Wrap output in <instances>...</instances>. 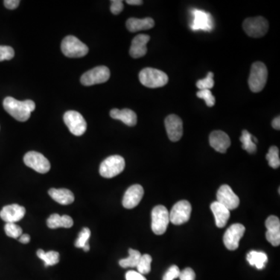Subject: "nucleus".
<instances>
[{
    "label": "nucleus",
    "instance_id": "1",
    "mask_svg": "<svg viewBox=\"0 0 280 280\" xmlns=\"http://www.w3.org/2000/svg\"><path fill=\"white\" fill-rule=\"evenodd\" d=\"M4 108L15 119L19 121H26L30 118V114L35 109L33 100L24 101L16 100L11 97H7L4 100Z\"/></svg>",
    "mask_w": 280,
    "mask_h": 280
},
{
    "label": "nucleus",
    "instance_id": "2",
    "mask_svg": "<svg viewBox=\"0 0 280 280\" xmlns=\"http://www.w3.org/2000/svg\"><path fill=\"white\" fill-rule=\"evenodd\" d=\"M140 83L149 88L162 87L168 82V77L161 70L146 68L138 75Z\"/></svg>",
    "mask_w": 280,
    "mask_h": 280
},
{
    "label": "nucleus",
    "instance_id": "3",
    "mask_svg": "<svg viewBox=\"0 0 280 280\" xmlns=\"http://www.w3.org/2000/svg\"><path fill=\"white\" fill-rule=\"evenodd\" d=\"M268 78V69L262 62H255L251 68L249 85L251 91L254 93L261 92L265 86Z\"/></svg>",
    "mask_w": 280,
    "mask_h": 280
},
{
    "label": "nucleus",
    "instance_id": "4",
    "mask_svg": "<svg viewBox=\"0 0 280 280\" xmlns=\"http://www.w3.org/2000/svg\"><path fill=\"white\" fill-rule=\"evenodd\" d=\"M126 167V162L122 156L118 155L106 158L100 166V174L105 179H112L121 173Z\"/></svg>",
    "mask_w": 280,
    "mask_h": 280
},
{
    "label": "nucleus",
    "instance_id": "5",
    "mask_svg": "<svg viewBox=\"0 0 280 280\" xmlns=\"http://www.w3.org/2000/svg\"><path fill=\"white\" fill-rule=\"evenodd\" d=\"M62 53L68 58H81L86 56L89 48L77 38L69 35L62 41L61 45Z\"/></svg>",
    "mask_w": 280,
    "mask_h": 280
},
{
    "label": "nucleus",
    "instance_id": "6",
    "mask_svg": "<svg viewBox=\"0 0 280 280\" xmlns=\"http://www.w3.org/2000/svg\"><path fill=\"white\" fill-rule=\"evenodd\" d=\"M243 28L249 37L261 38L269 30V22L262 16L247 18L243 23Z\"/></svg>",
    "mask_w": 280,
    "mask_h": 280
},
{
    "label": "nucleus",
    "instance_id": "7",
    "mask_svg": "<svg viewBox=\"0 0 280 280\" xmlns=\"http://www.w3.org/2000/svg\"><path fill=\"white\" fill-rule=\"evenodd\" d=\"M151 217L152 231L156 235H162L170 223L168 210L164 205H156L152 210Z\"/></svg>",
    "mask_w": 280,
    "mask_h": 280
},
{
    "label": "nucleus",
    "instance_id": "8",
    "mask_svg": "<svg viewBox=\"0 0 280 280\" xmlns=\"http://www.w3.org/2000/svg\"><path fill=\"white\" fill-rule=\"evenodd\" d=\"M110 70L104 65L97 66L85 73L80 79L84 86H93L107 82L110 78Z\"/></svg>",
    "mask_w": 280,
    "mask_h": 280
},
{
    "label": "nucleus",
    "instance_id": "9",
    "mask_svg": "<svg viewBox=\"0 0 280 280\" xmlns=\"http://www.w3.org/2000/svg\"><path fill=\"white\" fill-rule=\"evenodd\" d=\"M191 205L189 202L182 200L175 203L169 213L170 222L174 225H182L187 223L191 217Z\"/></svg>",
    "mask_w": 280,
    "mask_h": 280
},
{
    "label": "nucleus",
    "instance_id": "10",
    "mask_svg": "<svg viewBox=\"0 0 280 280\" xmlns=\"http://www.w3.org/2000/svg\"><path fill=\"white\" fill-rule=\"evenodd\" d=\"M64 122L71 133L77 136L83 135L86 130V122L81 114L76 111H68L63 116Z\"/></svg>",
    "mask_w": 280,
    "mask_h": 280
},
{
    "label": "nucleus",
    "instance_id": "11",
    "mask_svg": "<svg viewBox=\"0 0 280 280\" xmlns=\"http://www.w3.org/2000/svg\"><path fill=\"white\" fill-rule=\"evenodd\" d=\"M24 161L27 167L39 173H47L51 168V164L48 160L43 154L38 152L30 151L26 153Z\"/></svg>",
    "mask_w": 280,
    "mask_h": 280
},
{
    "label": "nucleus",
    "instance_id": "12",
    "mask_svg": "<svg viewBox=\"0 0 280 280\" xmlns=\"http://www.w3.org/2000/svg\"><path fill=\"white\" fill-rule=\"evenodd\" d=\"M191 13L193 16L192 23L190 25L191 30L211 31L214 29V18L210 13L197 9L191 10Z\"/></svg>",
    "mask_w": 280,
    "mask_h": 280
},
{
    "label": "nucleus",
    "instance_id": "13",
    "mask_svg": "<svg viewBox=\"0 0 280 280\" xmlns=\"http://www.w3.org/2000/svg\"><path fill=\"white\" fill-rule=\"evenodd\" d=\"M245 232V227L240 223L231 225L223 236V243L225 247L230 251L238 249L239 242Z\"/></svg>",
    "mask_w": 280,
    "mask_h": 280
},
{
    "label": "nucleus",
    "instance_id": "14",
    "mask_svg": "<svg viewBox=\"0 0 280 280\" xmlns=\"http://www.w3.org/2000/svg\"><path fill=\"white\" fill-rule=\"evenodd\" d=\"M217 201L219 203L226 207L227 209L234 210L239 206L240 199L234 192L232 188L227 185L220 186L217 193Z\"/></svg>",
    "mask_w": 280,
    "mask_h": 280
},
{
    "label": "nucleus",
    "instance_id": "15",
    "mask_svg": "<svg viewBox=\"0 0 280 280\" xmlns=\"http://www.w3.org/2000/svg\"><path fill=\"white\" fill-rule=\"evenodd\" d=\"M167 135L172 142H178L183 135V123L180 117L176 115H170L164 121Z\"/></svg>",
    "mask_w": 280,
    "mask_h": 280
},
{
    "label": "nucleus",
    "instance_id": "16",
    "mask_svg": "<svg viewBox=\"0 0 280 280\" xmlns=\"http://www.w3.org/2000/svg\"><path fill=\"white\" fill-rule=\"evenodd\" d=\"M144 189L140 185H133L128 188L122 199L123 206L128 209L135 208L144 197Z\"/></svg>",
    "mask_w": 280,
    "mask_h": 280
},
{
    "label": "nucleus",
    "instance_id": "17",
    "mask_svg": "<svg viewBox=\"0 0 280 280\" xmlns=\"http://www.w3.org/2000/svg\"><path fill=\"white\" fill-rule=\"evenodd\" d=\"M26 209L18 204L6 205L0 212V217L4 221L15 223L24 218Z\"/></svg>",
    "mask_w": 280,
    "mask_h": 280
},
{
    "label": "nucleus",
    "instance_id": "18",
    "mask_svg": "<svg viewBox=\"0 0 280 280\" xmlns=\"http://www.w3.org/2000/svg\"><path fill=\"white\" fill-rule=\"evenodd\" d=\"M267 228L266 237L268 241L277 247L280 244V220L275 216H270L266 221Z\"/></svg>",
    "mask_w": 280,
    "mask_h": 280
},
{
    "label": "nucleus",
    "instance_id": "19",
    "mask_svg": "<svg viewBox=\"0 0 280 280\" xmlns=\"http://www.w3.org/2000/svg\"><path fill=\"white\" fill-rule=\"evenodd\" d=\"M209 144L219 153H225L231 146V138L223 131H214L209 135Z\"/></svg>",
    "mask_w": 280,
    "mask_h": 280
},
{
    "label": "nucleus",
    "instance_id": "20",
    "mask_svg": "<svg viewBox=\"0 0 280 280\" xmlns=\"http://www.w3.org/2000/svg\"><path fill=\"white\" fill-rule=\"evenodd\" d=\"M150 37L147 34H138L132 41V45L129 50V54L134 59L144 57L147 52V45Z\"/></svg>",
    "mask_w": 280,
    "mask_h": 280
},
{
    "label": "nucleus",
    "instance_id": "21",
    "mask_svg": "<svg viewBox=\"0 0 280 280\" xmlns=\"http://www.w3.org/2000/svg\"><path fill=\"white\" fill-rule=\"evenodd\" d=\"M210 208L212 210L213 214L215 217L216 225L217 227H224L227 223L230 215H231L230 210L221 204L219 203L218 202H213L210 205Z\"/></svg>",
    "mask_w": 280,
    "mask_h": 280
},
{
    "label": "nucleus",
    "instance_id": "22",
    "mask_svg": "<svg viewBox=\"0 0 280 280\" xmlns=\"http://www.w3.org/2000/svg\"><path fill=\"white\" fill-rule=\"evenodd\" d=\"M110 116L114 119L120 120L128 126H135L137 123L136 114L130 109H112L110 112Z\"/></svg>",
    "mask_w": 280,
    "mask_h": 280
},
{
    "label": "nucleus",
    "instance_id": "23",
    "mask_svg": "<svg viewBox=\"0 0 280 280\" xmlns=\"http://www.w3.org/2000/svg\"><path fill=\"white\" fill-rule=\"evenodd\" d=\"M154 25V21L150 18H145V19L129 18L126 21V27L132 33L140 31V30H149V29L153 28Z\"/></svg>",
    "mask_w": 280,
    "mask_h": 280
},
{
    "label": "nucleus",
    "instance_id": "24",
    "mask_svg": "<svg viewBox=\"0 0 280 280\" xmlns=\"http://www.w3.org/2000/svg\"><path fill=\"white\" fill-rule=\"evenodd\" d=\"M48 194L51 199H54L61 205H69L74 202V195L72 191L65 188H51L48 191Z\"/></svg>",
    "mask_w": 280,
    "mask_h": 280
},
{
    "label": "nucleus",
    "instance_id": "25",
    "mask_svg": "<svg viewBox=\"0 0 280 280\" xmlns=\"http://www.w3.org/2000/svg\"><path fill=\"white\" fill-rule=\"evenodd\" d=\"M47 226L51 229L59 227L70 228L74 226V220L69 216H60L55 214L48 217Z\"/></svg>",
    "mask_w": 280,
    "mask_h": 280
},
{
    "label": "nucleus",
    "instance_id": "26",
    "mask_svg": "<svg viewBox=\"0 0 280 280\" xmlns=\"http://www.w3.org/2000/svg\"><path fill=\"white\" fill-rule=\"evenodd\" d=\"M247 261L251 266H255L258 269H262L268 261V257L264 252L252 251L247 255Z\"/></svg>",
    "mask_w": 280,
    "mask_h": 280
},
{
    "label": "nucleus",
    "instance_id": "27",
    "mask_svg": "<svg viewBox=\"0 0 280 280\" xmlns=\"http://www.w3.org/2000/svg\"><path fill=\"white\" fill-rule=\"evenodd\" d=\"M129 256L126 258H123L119 261V265L121 267L126 269V268H135L138 265L140 258L142 256L141 253L138 251L130 249L129 250Z\"/></svg>",
    "mask_w": 280,
    "mask_h": 280
},
{
    "label": "nucleus",
    "instance_id": "28",
    "mask_svg": "<svg viewBox=\"0 0 280 280\" xmlns=\"http://www.w3.org/2000/svg\"><path fill=\"white\" fill-rule=\"evenodd\" d=\"M242 143V148L249 153H255L257 150L256 144L254 143L253 135L247 130L242 131V135L240 138Z\"/></svg>",
    "mask_w": 280,
    "mask_h": 280
},
{
    "label": "nucleus",
    "instance_id": "29",
    "mask_svg": "<svg viewBox=\"0 0 280 280\" xmlns=\"http://www.w3.org/2000/svg\"><path fill=\"white\" fill-rule=\"evenodd\" d=\"M37 255L40 259L45 262V266H55L59 262V252L51 251V252H45L40 249L38 251Z\"/></svg>",
    "mask_w": 280,
    "mask_h": 280
},
{
    "label": "nucleus",
    "instance_id": "30",
    "mask_svg": "<svg viewBox=\"0 0 280 280\" xmlns=\"http://www.w3.org/2000/svg\"><path fill=\"white\" fill-rule=\"evenodd\" d=\"M266 160L269 162V165L272 168L277 169L279 167V150H278V147L272 146L269 148V152L266 155Z\"/></svg>",
    "mask_w": 280,
    "mask_h": 280
},
{
    "label": "nucleus",
    "instance_id": "31",
    "mask_svg": "<svg viewBox=\"0 0 280 280\" xmlns=\"http://www.w3.org/2000/svg\"><path fill=\"white\" fill-rule=\"evenodd\" d=\"M152 257L148 254L142 255L138 261L136 268L138 272L142 275H147L151 271Z\"/></svg>",
    "mask_w": 280,
    "mask_h": 280
},
{
    "label": "nucleus",
    "instance_id": "32",
    "mask_svg": "<svg viewBox=\"0 0 280 280\" xmlns=\"http://www.w3.org/2000/svg\"><path fill=\"white\" fill-rule=\"evenodd\" d=\"M4 229H5L6 234L12 238H19L23 234V231L21 226H18L16 223H7Z\"/></svg>",
    "mask_w": 280,
    "mask_h": 280
},
{
    "label": "nucleus",
    "instance_id": "33",
    "mask_svg": "<svg viewBox=\"0 0 280 280\" xmlns=\"http://www.w3.org/2000/svg\"><path fill=\"white\" fill-rule=\"evenodd\" d=\"M214 74L212 72H208L207 77L202 80H198L196 83V86L200 91L202 90L212 89L214 86Z\"/></svg>",
    "mask_w": 280,
    "mask_h": 280
},
{
    "label": "nucleus",
    "instance_id": "34",
    "mask_svg": "<svg viewBox=\"0 0 280 280\" xmlns=\"http://www.w3.org/2000/svg\"><path fill=\"white\" fill-rule=\"evenodd\" d=\"M91 231H90L89 228H83L80 231L78 237H77V240H76V247L78 248V249H83L85 244L88 243V240L91 237Z\"/></svg>",
    "mask_w": 280,
    "mask_h": 280
},
{
    "label": "nucleus",
    "instance_id": "35",
    "mask_svg": "<svg viewBox=\"0 0 280 280\" xmlns=\"http://www.w3.org/2000/svg\"><path fill=\"white\" fill-rule=\"evenodd\" d=\"M199 98L203 99L208 107H214L216 103L215 97L213 95L210 90H202L196 94Z\"/></svg>",
    "mask_w": 280,
    "mask_h": 280
},
{
    "label": "nucleus",
    "instance_id": "36",
    "mask_svg": "<svg viewBox=\"0 0 280 280\" xmlns=\"http://www.w3.org/2000/svg\"><path fill=\"white\" fill-rule=\"evenodd\" d=\"M14 50L12 47L0 45V62L4 60H10L14 57Z\"/></svg>",
    "mask_w": 280,
    "mask_h": 280
},
{
    "label": "nucleus",
    "instance_id": "37",
    "mask_svg": "<svg viewBox=\"0 0 280 280\" xmlns=\"http://www.w3.org/2000/svg\"><path fill=\"white\" fill-rule=\"evenodd\" d=\"M180 269L177 266H171L163 276V280H174L175 278H179L180 275Z\"/></svg>",
    "mask_w": 280,
    "mask_h": 280
},
{
    "label": "nucleus",
    "instance_id": "38",
    "mask_svg": "<svg viewBox=\"0 0 280 280\" xmlns=\"http://www.w3.org/2000/svg\"><path fill=\"white\" fill-rule=\"evenodd\" d=\"M179 278H180V280H195L196 279V273L191 268H186L180 272Z\"/></svg>",
    "mask_w": 280,
    "mask_h": 280
},
{
    "label": "nucleus",
    "instance_id": "39",
    "mask_svg": "<svg viewBox=\"0 0 280 280\" xmlns=\"http://www.w3.org/2000/svg\"><path fill=\"white\" fill-rule=\"evenodd\" d=\"M111 4V11L113 14L118 15L122 12L124 5L121 0H112Z\"/></svg>",
    "mask_w": 280,
    "mask_h": 280
},
{
    "label": "nucleus",
    "instance_id": "40",
    "mask_svg": "<svg viewBox=\"0 0 280 280\" xmlns=\"http://www.w3.org/2000/svg\"><path fill=\"white\" fill-rule=\"evenodd\" d=\"M126 280H147L142 274L132 270L127 272L126 274Z\"/></svg>",
    "mask_w": 280,
    "mask_h": 280
},
{
    "label": "nucleus",
    "instance_id": "41",
    "mask_svg": "<svg viewBox=\"0 0 280 280\" xmlns=\"http://www.w3.org/2000/svg\"><path fill=\"white\" fill-rule=\"evenodd\" d=\"M4 3L5 7L9 10H15L19 7L21 2L19 0H5Z\"/></svg>",
    "mask_w": 280,
    "mask_h": 280
},
{
    "label": "nucleus",
    "instance_id": "42",
    "mask_svg": "<svg viewBox=\"0 0 280 280\" xmlns=\"http://www.w3.org/2000/svg\"><path fill=\"white\" fill-rule=\"evenodd\" d=\"M272 126L274 129L276 130H279L280 129V117L277 116L276 118H274L272 121Z\"/></svg>",
    "mask_w": 280,
    "mask_h": 280
},
{
    "label": "nucleus",
    "instance_id": "43",
    "mask_svg": "<svg viewBox=\"0 0 280 280\" xmlns=\"http://www.w3.org/2000/svg\"><path fill=\"white\" fill-rule=\"evenodd\" d=\"M30 240V237L28 234H22L21 237H19V241L22 243H28Z\"/></svg>",
    "mask_w": 280,
    "mask_h": 280
},
{
    "label": "nucleus",
    "instance_id": "44",
    "mask_svg": "<svg viewBox=\"0 0 280 280\" xmlns=\"http://www.w3.org/2000/svg\"><path fill=\"white\" fill-rule=\"evenodd\" d=\"M126 3H127L129 5L132 6H139L142 5V4H144V2L141 1V0H127Z\"/></svg>",
    "mask_w": 280,
    "mask_h": 280
},
{
    "label": "nucleus",
    "instance_id": "45",
    "mask_svg": "<svg viewBox=\"0 0 280 280\" xmlns=\"http://www.w3.org/2000/svg\"><path fill=\"white\" fill-rule=\"evenodd\" d=\"M83 250H84V252H88V251L90 250V245L89 243H86V244H85L84 247L83 248Z\"/></svg>",
    "mask_w": 280,
    "mask_h": 280
}]
</instances>
